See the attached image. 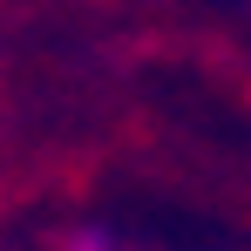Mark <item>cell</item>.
<instances>
[{
  "instance_id": "cell-1",
  "label": "cell",
  "mask_w": 251,
  "mask_h": 251,
  "mask_svg": "<svg viewBox=\"0 0 251 251\" xmlns=\"http://www.w3.org/2000/svg\"><path fill=\"white\" fill-rule=\"evenodd\" d=\"M68 251H109V245H102V238L88 231V238H75V245H68Z\"/></svg>"
}]
</instances>
